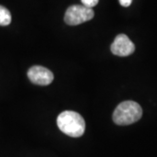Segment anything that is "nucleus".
<instances>
[{
  "instance_id": "obj_8",
  "label": "nucleus",
  "mask_w": 157,
  "mask_h": 157,
  "mask_svg": "<svg viewBox=\"0 0 157 157\" xmlns=\"http://www.w3.org/2000/svg\"><path fill=\"white\" fill-rule=\"evenodd\" d=\"M119 2L123 7H128L132 4V0H119Z\"/></svg>"
},
{
  "instance_id": "obj_3",
  "label": "nucleus",
  "mask_w": 157,
  "mask_h": 157,
  "mask_svg": "<svg viewBox=\"0 0 157 157\" xmlns=\"http://www.w3.org/2000/svg\"><path fill=\"white\" fill-rule=\"evenodd\" d=\"M94 17V11L92 8L85 6H72L65 14V22L69 25H78L91 20Z\"/></svg>"
},
{
  "instance_id": "obj_2",
  "label": "nucleus",
  "mask_w": 157,
  "mask_h": 157,
  "mask_svg": "<svg viewBox=\"0 0 157 157\" xmlns=\"http://www.w3.org/2000/svg\"><path fill=\"white\" fill-rule=\"evenodd\" d=\"M142 115V109L135 101H127L118 105L113 113L114 123L120 126H127L139 121Z\"/></svg>"
},
{
  "instance_id": "obj_7",
  "label": "nucleus",
  "mask_w": 157,
  "mask_h": 157,
  "mask_svg": "<svg viewBox=\"0 0 157 157\" xmlns=\"http://www.w3.org/2000/svg\"><path fill=\"white\" fill-rule=\"evenodd\" d=\"M81 2H82L83 6H86L88 8H93L97 6L99 0H81Z\"/></svg>"
},
{
  "instance_id": "obj_1",
  "label": "nucleus",
  "mask_w": 157,
  "mask_h": 157,
  "mask_svg": "<svg viewBox=\"0 0 157 157\" xmlns=\"http://www.w3.org/2000/svg\"><path fill=\"white\" fill-rule=\"evenodd\" d=\"M57 125L64 134L74 138L83 135L86 128L83 117L74 111L62 112L57 118Z\"/></svg>"
},
{
  "instance_id": "obj_4",
  "label": "nucleus",
  "mask_w": 157,
  "mask_h": 157,
  "mask_svg": "<svg viewBox=\"0 0 157 157\" xmlns=\"http://www.w3.org/2000/svg\"><path fill=\"white\" fill-rule=\"evenodd\" d=\"M29 79L32 83L39 86H47L53 80V73L49 69L41 67L34 66L28 70L27 73Z\"/></svg>"
},
{
  "instance_id": "obj_5",
  "label": "nucleus",
  "mask_w": 157,
  "mask_h": 157,
  "mask_svg": "<svg viewBox=\"0 0 157 157\" xmlns=\"http://www.w3.org/2000/svg\"><path fill=\"white\" fill-rule=\"evenodd\" d=\"M135 45L125 34H119L111 45V52L114 55L126 57L135 52Z\"/></svg>"
},
{
  "instance_id": "obj_6",
  "label": "nucleus",
  "mask_w": 157,
  "mask_h": 157,
  "mask_svg": "<svg viewBox=\"0 0 157 157\" xmlns=\"http://www.w3.org/2000/svg\"><path fill=\"white\" fill-rule=\"evenodd\" d=\"M11 22V14L8 9L0 6V25L6 26Z\"/></svg>"
}]
</instances>
